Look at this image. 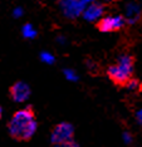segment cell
Listing matches in <instances>:
<instances>
[{
	"mask_svg": "<svg viewBox=\"0 0 142 147\" xmlns=\"http://www.w3.org/2000/svg\"><path fill=\"white\" fill-rule=\"evenodd\" d=\"M37 126L38 122L33 106H28L24 109L16 111L6 125L9 136L18 142L30 141L37 131Z\"/></svg>",
	"mask_w": 142,
	"mask_h": 147,
	"instance_id": "6da1fadb",
	"label": "cell"
},
{
	"mask_svg": "<svg viewBox=\"0 0 142 147\" xmlns=\"http://www.w3.org/2000/svg\"><path fill=\"white\" fill-rule=\"evenodd\" d=\"M133 64L135 61L132 57L122 55L114 64L108 67V78L118 87H127L133 79Z\"/></svg>",
	"mask_w": 142,
	"mask_h": 147,
	"instance_id": "7a4b0ae2",
	"label": "cell"
},
{
	"mask_svg": "<svg viewBox=\"0 0 142 147\" xmlns=\"http://www.w3.org/2000/svg\"><path fill=\"white\" fill-rule=\"evenodd\" d=\"M74 137V128L72 125L62 122L52 128V145H58L62 142L72 141Z\"/></svg>",
	"mask_w": 142,
	"mask_h": 147,
	"instance_id": "3957f363",
	"label": "cell"
},
{
	"mask_svg": "<svg viewBox=\"0 0 142 147\" xmlns=\"http://www.w3.org/2000/svg\"><path fill=\"white\" fill-rule=\"evenodd\" d=\"M124 25V19L122 16H104L99 19V22L96 24L97 29L103 33H111L121 30Z\"/></svg>",
	"mask_w": 142,
	"mask_h": 147,
	"instance_id": "277c9868",
	"label": "cell"
},
{
	"mask_svg": "<svg viewBox=\"0 0 142 147\" xmlns=\"http://www.w3.org/2000/svg\"><path fill=\"white\" fill-rule=\"evenodd\" d=\"M30 96V88L24 82H15L9 87V97L14 102H24Z\"/></svg>",
	"mask_w": 142,
	"mask_h": 147,
	"instance_id": "5b68a950",
	"label": "cell"
},
{
	"mask_svg": "<svg viewBox=\"0 0 142 147\" xmlns=\"http://www.w3.org/2000/svg\"><path fill=\"white\" fill-rule=\"evenodd\" d=\"M103 13V6L99 4H92L86 10V18L92 20V19H98Z\"/></svg>",
	"mask_w": 142,
	"mask_h": 147,
	"instance_id": "8992f818",
	"label": "cell"
},
{
	"mask_svg": "<svg viewBox=\"0 0 142 147\" xmlns=\"http://www.w3.org/2000/svg\"><path fill=\"white\" fill-rule=\"evenodd\" d=\"M53 147H79V146L72 140V141H67V142L58 143V145H53Z\"/></svg>",
	"mask_w": 142,
	"mask_h": 147,
	"instance_id": "52a82bcc",
	"label": "cell"
},
{
	"mask_svg": "<svg viewBox=\"0 0 142 147\" xmlns=\"http://www.w3.org/2000/svg\"><path fill=\"white\" fill-rule=\"evenodd\" d=\"M1 116H3V108L0 107V119H1Z\"/></svg>",
	"mask_w": 142,
	"mask_h": 147,
	"instance_id": "ba28073f",
	"label": "cell"
},
{
	"mask_svg": "<svg viewBox=\"0 0 142 147\" xmlns=\"http://www.w3.org/2000/svg\"><path fill=\"white\" fill-rule=\"evenodd\" d=\"M140 117H141V121H142V112L140 113Z\"/></svg>",
	"mask_w": 142,
	"mask_h": 147,
	"instance_id": "9c48e42d",
	"label": "cell"
},
{
	"mask_svg": "<svg viewBox=\"0 0 142 147\" xmlns=\"http://www.w3.org/2000/svg\"><path fill=\"white\" fill-rule=\"evenodd\" d=\"M82 1H92V0H82Z\"/></svg>",
	"mask_w": 142,
	"mask_h": 147,
	"instance_id": "30bf717a",
	"label": "cell"
},
{
	"mask_svg": "<svg viewBox=\"0 0 142 147\" xmlns=\"http://www.w3.org/2000/svg\"><path fill=\"white\" fill-rule=\"evenodd\" d=\"M114 1H117V0H114Z\"/></svg>",
	"mask_w": 142,
	"mask_h": 147,
	"instance_id": "8fae6325",
	"label": "cell"
}]
</instances>
